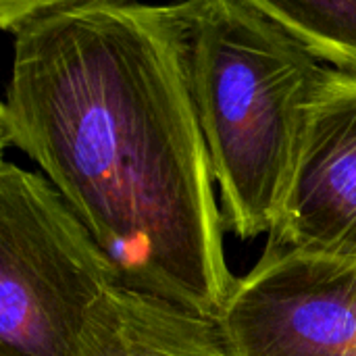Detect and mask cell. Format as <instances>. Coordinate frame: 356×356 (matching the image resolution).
I'll return each instance as SVG.
<instances>
[{"mask_svg": "<svg viewBox=\"0 0 356 356\" xmlns=\"http://www.w3.org/2000/svg\"><path fill=\"white\" fill-rule=\"evenodd\" d=\"M2 146L27 154L134 290L217 319L236 284L188 69V0L94 2L13 31Z\"/></svg>", "mask_w": 356, "mask_h": 356, "instance_id": "obj_1", "label": "cell"}, {"mask_svg": "<svg viewBox=\"0 0 356 356\" xmlns=\"http://www.w3.org/2000/svg\"><path fill=\"white\" fill-rule=\"evenodd\" d=\"M188 69L225 225L271 234L330 67L246 0H188Z\"/></svg>", "mask_w": 356, "mask_h": 356, "instance_id": "obj_2", "label": "cell"}, {"mask_svg": "<svg viewBox=\"0 0 356 356\" xmlns=\"http://www.w3.org/2000/svg\"><path fill=\"white\" fill-rule=\"evenodd\" d=\"M117 269L40 173L0 167V353L73 356Z\"/></svg>", "mask_w": 356, "mask_h": 356, "instance_id": "obj_3", "label": "cell"}, {"mask_svg": "<svg viewBox=\"0 0 356 356\" xmlns=\"http://www.w3.org/2000/svg\"><path fill=\"white\" fill-rule=\"evenodd\" d=\"M217 323L229 356H356V261L267 246Z\"/></svg>", "mask_w": 356, "mask_h": 356, "instance_id": "obj_4", "label": "cell"}, {"mask_svg": "<svg viewBox=\"0 0 356 356\" xmlns=\"http://www.w3.org/2000/svg\"><path fill=\"white\" fill-rule=\"evenodd\" d=\"M269 246L356 261V71L330 67L309 104Z\"/></svg>", "mask_w": 356, "mask_h": 356, "instance_id": "obj_5", "label": "cell"}, {"mask_svg": "<svg viewBox=\"0 0 356 356\" xmlns=\"http://www.w3.org/2000/svg\"><path fill=\"white\" fill-rule=\"evenodd\" d=\"M73 356H229L217 319L125 284L90 309Z\"/></svg>", "mask_w": 356, "mask_h": 356, "instance_id": "obj_6", "label": "cell"}, {"mask_svg": "<svg viewBox=\"0 0 356 356\" xmlns=\"http://www.w3.org/2000/svg\"><path fill=\"white\" fill-rule=\"evenodd\" d=\"M317 58L356 71V0H246Z\"/></svg>", "mask_w": 356, "mask_h": 356, "instance_id": "obj_7", "label": "cell"}, {"mask_svg": "<svg viewBox=\"0 0 356 356\" xmlns=\"http://www.w3.org/2000/svg\"><path fill=\"white\" fill-rule=\"evenodd\" d=\"M94 2H113V0H0V27L13 33L21 25L42 15L81 6V4H94Z\"/></svg>", "mask_w": 356, "mask_h": 356, "instance_id": "obj_8", "label": "cell"}, {"mask_svg": "<svg viewBox=\"0 0 356 356\" xmlns=\"http://www.w3.org/2000/svg\"><path fill=\"white\" fill-rule=\"evenodd\" d=\"M0 356H17V355H4V353H0Z\"/></svg>", "mask_w": 356, "mask_h": 356, "instance_id": "obj_9", "label": "cell"}]
</instances>
